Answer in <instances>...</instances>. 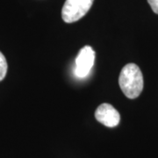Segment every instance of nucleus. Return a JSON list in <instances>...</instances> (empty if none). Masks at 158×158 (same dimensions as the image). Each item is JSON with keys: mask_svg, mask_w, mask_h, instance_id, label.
<instances>
[{"mask_svg": "<svg viewBox=\"0 0 158 158\" xmlns=\"http://www.w3.org/2000/svg\"><path fill=\"white\" fill-rule=\"evenodd\" d=\"M148 3L149 4L152 11L158 14V0H148Z\"/></svg>", "mask_w": 158, "mask_h": 158, "instance_id": "obj_6", "label": "nucleus"}, {"mask_svg": "<svg viewBox=\"0 0 158 158\" xmlns=\"http://www.w3.org/2000/svg\"><path fill=\"white\" fill-rule=\"evenodd\" d=\"M96 119L107 127H115L119 124L120 115L112 105L104 103L97 108L95 112Z\"/></svg>", "mask_w": 158, "mask_h": 158, "instance_id": "obj_4", "label": "nucleus"}, {"mask_svg": "<svg viewBox=\"0 0 158 158\" xmlns=\"http://www.w3.org/2000/svg\"><path fill=\"white\" fill-rule=\"evenodd\" d=\"M95 62V52L90 46H85L79 51L76 58L75 75L79 78H85L90 74Z\"/></svg>", "mask_w": 158, "mask_h": 158, "instance_id": "obj_3", "label": "nucleus"}, {"mask_svg": "<svg viewBox=\"0 0 158 158\" xmlns=\"http://www.w3.org/2000/svg\"><path fill=\"white\" fill-rule=\"evenodd\" d=\"M94 0H66L62 9V18L66 23L79 20L89 11Z\"/></svg>", "mask_w": 158, "mask_h": 158, "instance_id": "obj_2", "label": "nucleus"}, {"mask_svg": "<svg viewBox=\"0 0 158 158\" xmlns=\"http://www.w3.org/2000/svg\"><path fill=\"white\" fill-rule=\"evenodd\" d=\"M7 69H8V65L6 57L0 52V82L6 77Z\"/></svg>", "mask_w": 158, "mask_h": 158, "instance_id": "obj_5", "label": "nucleus"}, {"mask_svg": "<svg viewBox=\"0 0 158 158\" xmlns=\"http://www.w3.org/2000/svg\"><path fill=\"white\" fill-rule=\"evenodd\" d=\"M118 85L124 95L130 99L140 96L143 90V76L140 68L135 63H128L121 69Z\"/></svg>", "mask_w": 158, "mask_h": 158, "instance_id": "obj_1", "label": "nucleus"}]
</instances>
